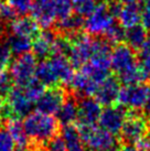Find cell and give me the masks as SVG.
Segmentation results:
<instances>
[{
    "label": "cell",
    "instance_id": "cell-33",
    "mask_svg": "<svg viewBox=\"0 0 150 151\" xmlns=\"http://www.w3.org/2000/svg\"><path fill=\"white\" fill-rule=\"evenodd\" d=\"M13 88V81L8 70H0V94L7 96Z\"/></svg>",
    "mask_w": 150,
    "mask_h": 151
},
{
    "label": "cell",
    "instance_id": "cell-35",
    "mask_svg": "<svg viewBox=\"0 0 150 151\" xmlns=\"http://www.w3.org/2000/svg\"><path fill=\"white\" fill-rule=\"evenodd\" d=\"M43 151H66V147H65V143L63 141L62 137L56 136L46 145H44Z\"/></svg>",
    "mask_w": 150,
    "mask_h": 151
},
{
    "label": "cell",
    "instance_id": "cell-14",
    "mask_svg": "<svg viewBox=\"0 0 150 151\" xmlns=\"http://www.w3.org/2000/svg\"><path fill=\"white\" fill-rule=\"evenodd\" d=\"M56 32L52 30H44L32 41L33 55L41 61L46 58H51L53 54V44H54Z\"/></svg>",
    "mask_w": 150,
    "mask_h": 151
},
{
    "label": "cell",
    "instance_id": "cell-28",
    "mask_svg": "<svg viewBox=\"0 0 150 151\" xmlns=\"http://www.w3.org/2000/svg\"><path fill=\"white\" fill-rule=\"evenodd\" d=\"M138 63L146 72L148 76H150V33L147 37V40L142 47L138 51Z\"/></svg>",
    "mask_w": 150,
    "mask_h": 151
},
{
    "label": "cell",
    "instance_id": "cell-19",
    "mask_svg": "<svg viewBox=\"0 0 150 151\" xmlns=\"http://www.w3.org/2000/svg\"><path fill=\"white\" fill-rule=\"evenodd\" d=\"M85 25V20L76 13H72L70 17L55 23V32L66 37H72L79 33Z\"/></svg>",
    "mask_w": 150,
    "mask_h": 151
},
{
    "label": "cell",
    "instance_id": "cell-21",
    "mask_svg": "<svg viewBox=\"0 0 150 151\" xmlns=\"http://www.w3.org/2000/svg\"><path fill=\"white\" fill-rule=\"evenodd\" d=\"M61 137L65 143L66 151H86L79 128L74 125L63 127Z\"/></svg>",
    "mask_w": 150,
    "mask_h": 151
},
{
    "label": "cell",
    "instance_id": "cell-6",
    "mask_svg": "<svg viewBox=\"0 0 150 151\" xmlns=\"http://www.w3.org/2000/svg\"><path fill=\"white\" fill-rule=\"evenodd\" d=\"M150 97V86L146 84L131 85L121 87L117 105L130 110H140L145 107Z\"/></svg>",
    "mask_w": 150,
    "mask_h": 151
},
{
    "label": "cell",
    "instance_id": "cell-34",
    "mask_svg": "<svg viewBox=\"0 0 150 151\" xmlns=\"http://www.w3.org/2000/svg\"><path fill=\"white\" fill-rule=\"evenodd\" d=\"M16 18H17V13L13 10L12 7L8 2L0 1V19L4 22H7V23L9 22L10 23Z\"/></svg>",
    "mask_w": 150,
    "mask_h": 151
},
{
    "label": "cell",
    "instance_id": "cell-5",
    "mask_svg": "<svg viewBox=\"0 0 150 151\" xmlns=\"http://www.w3.org/2000/svg\"><path fill=\"white\" fill-rule=\"evenodd\" d=\"M72 42V50L69 60L74 68L81 70L89 62L93 55L94 39L85 32H79L70 37Z\"/></svg>",
    "mask_w": 150,
    "mask_h": 151
},
{
    "label": "cell",
    "instance_id": "cell-30",
    "mask_svg": "<svg viewBox=\"0 0 150 151\" xmlns=\"http://www.w3.org/2000/svg\"><path fill=\"white\" fill-rule=\"evenodd\" d=\"M33 1L34 0H8V4L12 7L17 14H20V17H22L31 12Z\"/></svg>",
    "mask_w": 150,
    "mask_h": 151
},
{
    "label": "cell",
    "instance_id": "cell-20",
    "mask_svg": "<svg viewBox=\"0 0 150 151\" xmlns=\"http://www.w3.org/2000/svg\"><path fill=\"white\" fill-rule=\"evenodd\" d=\"M35 78L44 87L51 88L60 86V81L55 73L54 68L51 64L50 60H43L38 64L35 71Z\"/></svg>",
    "mask_w": 150,
    "mask_h": 151
},
{
    "label": "cell",
    "instance_id": "cell-12",
    "mask_svg": "<svg viewBox=\"0 0 150 151\" xmlns=\"http://www.w3.org/2000/svg\"><path fill=\"white\" fill-rule=\"evenodd\" d=\"M102 105L92 97H79V126H95L100 122Z\"/></svg>",
    "mask_w": 150,
    "mask_h": 151
},
{
    "label": "cell",
    "instance_id": "cell-10",
    "mask_svg": "<svg viewBox=\"0 0 150 151\" xmlns=\"http://www.w3.org/2000/svg\"><path fill=\"white\" fill-rule=\"evenodd\" d=\"M137 64L138 56L136 51L126 43L118 44L112 49L110 55V67L115 73H117V75H120L121 73L128 71Z\"/></svg>",
    "mask_w": 150,
    "mask_h": 151
},
{
    "label": "cell",
    "instance_id": "cell-17",
    "mask_svg": "<svg viewBox=\"0 0 150 151\" xmlns=\"http://www.w3.org/2000/svg\"><path fill=\"white\" fill-rule=\"evenodd\" d=\"M50 62L58 75L60 83L64 85H71L75 73L73 71L74 67L71 64L69 58L63 56V55L54 54L51 56Z\"/></svg>",
    "mask_w": 150,
    "mask_h": 151
},
{
    "label": "cell",
    "instance_id": "cell-41",
    "mask_svg": "<svg viewBox=\"0 0 150 151\" xmlns=\"http://www.w3.org/2000/svg\"><path fill=\"white\" fill-rule=\"evenodd\" d=\"M95 1H102V2H105V0H95ZM107 1V0H106Z\"/></svg>",
    "mask_w": 150,
    "mask_h": 151
},
{
    "label": "cell",
    "instance_id": "cell-26",
    "mask_svg": "<svg viewBox=\"0 0 150 151\" xmlns=\"http://www.w3.org/2000/svg\"><path fill=\"white\" fill-rule=\"evenodd\" d=\"M125 35L126 30L118 22H115L106 31V33L103 35V38L106 39L110 44L118 45V44H121V43H125Z\"/></svg>",
    "mask_w": 150,
    "mask_h": 151
},
{
    "label": "cell",
    "instance_id": "cell-15",
    "mask_svg": "<svg viewBox=\"0 0 150 151\" xmlns=\"http://www.w3.org/2000/svg\"><path fill=\"white\" fill-rule=\"evenodd\" d=\"M9 32L31 39L33 41L40 34V27L32 18L22 16L17 17L12 22L9 23Z\"/></svg>",
    "mask_w": 150,
    "mask_h": 151
},
{
    "label": "cell",
    "instance_id": "cell-42",
    "mask_svg": "<svg viewBox=\"0 0 150 151\" xmlns=\"http://www.w3.org/2000/svg\"><path fill=\"white\" fill-rule=\"evenodd\" d=\"M0 125H1V116H0Z\"/></svg>",
    "mask_w": 150,
    "mask_h": 151
},
{
    "label": "cell",
    "instance_id": "cell-22",
    "mask_svg": "<svg viewBox=\"0 0 150 151\" xmlns=\"http://www.w3.org/2000/svg\"><path fill=\"white\" fill-rule=\"evenodd\" d=\"M6 128L11 134L13 141L16 143V148H28L31 145L30 139L25 134L23 125L20 122V119H10L6 122Z\"/></svg>",
    "mask_w": 150,
    "mask_h": 151
},
{
    "label": "cell",
    "instance_id": "cell-9",
    "mask_svg": "<svg viewBox=\"0 0 150 151\" xmlns=\"http://www.w3.org/2000/svg\"><path fill=\"white\" fill-rule=\"evenodd\" d=\"M127 113L128 110L119 105L106 107L100 115L98 122L100 127L112 136H119L127 117Z\"/></svg>",
    "mask_w": 150,
    "mask_h": 151
},
{
    "label": "cell",
    "instance_id": "cell-3",
    "mask_svg": "<svg viewBox=\"0 0 150 151\" xmlns=\"http://www.w3.org/2000/svg\"><path fill=\"white\" fill-rule=\"evenodd\" d=\"M150 130V122L137 110H128L127 117L120 131V139L124 145L136 146L145 138Z\"/></svg>",
    "mask_w": 150,
    "mask_h": 151
},
{
    "label": "cell",
    "instance_id": "cell-29",
    "mask_svg": "<svg viewBox=\"0 0 150 151\" xmlns=\"http://www.w3.org/2000/svg\"><path fill=\"white\" fill-rule=\"evenodd\" d=\"M53 2H54L58 21H62L72 14L73 12L72 0H53Z\"/></svg>",
    "mask_w": 150,
    "mask_h": 151
},
{
    "label": "cell",
    "instance_id": "cell-31",
    "mask_svg": "<svg viewBox=\"0 0 150 151\" xmlns=\"http://www.w3.org/2000/svg\"><path fill=\"white\" fill-rule=\"evenodd\" d=\"M0 151H16V143L6 127L0 128Z\"/></svg>",
    "mask_w": 150,
    "mask_h": 151
},
{
    "label": "cell",
    "instance_id": "cell-4",
    "mask_svg": "<svg viewBox=\"0 0 150 151\" xmlns=\"http://www.w3.org/2000/svg\"><path fill=\"white\" fill-rule=\"evenodd\" d=\"M37 66V58L33 53H25L18 56L11 63L9 70L13 84L18 87L28 86L32 81L35 80Z\"/></svg>",
    "mask_w": 150,
    "mask_h": 151
},
{
    "label": "cell",
    "instance_id": "cell-13",
    "mask_svg": "<svg viewBox=\"0 0 150 151\" xmlns=\"http://www.w3.org/2000/svg\"><path fill=\"white\" fill-rule=\"evenodd\" d=\"M120 82L115 76L109 75L106 80L98 86L94 98L103 106H112L117 103L120 93Z\"/></svg>",
    "mask_w": 150,
    "mask_h": 151
},
{
    "label": "cell",
    "instance_id": "cell-16",
    "mask_svg": "<svg viewBox=\"0 0 150 151\" xmlns=\"http://www.w3.org/2000/svg\"><path fill=\"white\" fill-rule=\"evenodd\" d=\"M79 117V98L75 95H67L65 101L63 103L62 107L56 114L60 126H71L77 122Z\"/></svg>",
    "mask_w": 150,
    "mask_h": 151
},
{
    "label": "cell",
    "instance_id": "cell-8",
    "mask_svg": "<svg viewBox=\"0 0 150 151\" xmlns=\"http://www.w3.org/2000/svg\"><path fill=\"white\" fill-rule=\"evenodd\" d=\"M67 95L69 93L61 86L48 88L35 103L37 111L49 116L56 115L66 99Z\"/></svg>",
    "mask_w": 150,
    "mask_h": 151
},
{
    "label": "cell",
    "instance_id": "cell-36",
    "mask_svg": "<svg viewBox=\"0 0 150 151\" xmlns=\"http://www.w3.org/2000/svg\"><path fill=\"white\" fill-rule=\"evenodd\" d=\"M141 22L146 30L150 31V0H145L141 7Z\"/></svg>",
    "mask_w": 150,
    "mask_h": 151
},
{
    "label": "cell",
    "instance_id": "cell-2",
    "mask_svg": "<svg viewBox=\"0 0 150 151\" xmlns=\"http://www.w3.org/2000/svg\"><path fill=\"white\" fill-rule=\"evenodd\" d=\"M77 128L87 151L120 150V142L116 136H112L103 128L96 126H79Z\"/></svg>",
    "mask_w": 150,
    "mask_h": 151
},
{
    "label": "cell",
    "instance_id": "cell-23",
    "mask_svg": "<svg viewBox=\"0 0 150 151\" xmlns=\"http://www.w3.org/2000/svg\"><path fill=\"white\" fill-rule=\"evenodd\" d=\"M147 30L142 24L135 25L126 30L125 43L135 51H139L147 40Z\"/></svg>",
    "mask_w": 150,
    "mask_h": 151
},
{
    "label": "cell",
    "instance_id": "cell-24",
    "mask_svg": "<svg viewBox=\"0 0 150 151\" xmlns=\"http://www.w3.org/2000/svg\"><path fill=\"white\" fill-rule=\"evenodd\" d=\"M148 77H149L148 74L142 70V67L138 63L136 66L131 67L128 71L118 75V80L125 86H131V85L144 84L148 80Z\"/></svg>",
    "mask_w": 150,
    "mask_h": 151
},
{
    "label": "cell",
    "instance_id": "cell-32",
    "mask_svg": "<svg viewBox=\"0 0 150 151\" xmlns=\"http://www.w3.org/2000/svg\"><path fill=\"white\" fill-rule=\"evenodd\" d=\"M12 52L6 41H0V70H7L11 65Z\"/></svg>",
    "mask_w": 150,
    "mask_h": 151
},
{
    "label": "cell",
    "instance_id": "cell-7",
    "mask_svg": "<svg viewBox=\"0 0 150 151\" xmlns=\"http://www.w3.org/2000/svg\"><path fill=\"white\" fill-rule=\"evenodd\" d=\"M116 22V19L108 11L106 2H100L96 6L94 12L85 20L84 29L89 35L100 37Z\"/></svg>",
    "mask_w": 150,
    "mask_h": 151
},
{
    "label": "cell",
    "instance_id": "cell-18",
    "mask_svg": "<svg viewBox=\"0 0 150 151\" xmlns=\"http://www.w3.org/2000/svg\"><path fill=\"white\" fill-rule=\"evenodd\" d=\"M141 14V7L138 4H123V8H121L120 13L117 18V20H118V23L124 29L127 30L140 23Z\"/></svg>",
    "mask_w": 150,
    "mask_h": 151
},
{
    "label": "cell",
    "instance_id": "cell-43",
    "mask_svg": "<svg viewBox=\"0 0 150 151\" xmlns=\"http://www.w3.org/2000/svg\"><path fill=\"white\" fill-rule=\"evenodd\" d=\"M0 1H4V0H0Z\"/></svg>",
    "mask_w": 150,
    "mask_h": 151
},
{
    "label": "cell",
    "instance_id": "cell-39",
    "mask_svg": "<svg viewBox=\"0 0 150 151\" xmlns=\"http://www.w3.org/2000/svg\"><path fill=\"white\" fill-rule=\"evenodd\" d=\"M119 2H121L123 4H138L141 2V1H145V0H118Z\"/></svg>",
    "mask_w": 150,
    "mask_h": 151
},
{
    "label": "cell",
    "instance_id": "cell-25",
    "mask_svg": "<svg viewBox=\"0 0 150 151\" xmlns=\"http://www.w3.org/2000/svg\"><path fill=\"white\" fill-rule=\"evenodd\" d=\"M6 42L10 47L12 54L18 55V56L29 53V51L32 49V40L31 39L17 35V34H8Z\"/></svg>",
    "mask_w": 150,
    "mask_h": 151
},
{
    "label": "cell",
    "instance_id": "cell-37",
    "mask_svg": "<svg viewBox=\"0 0 150 151\" xmlns=\"http://www.w3.org/2000/svg\"><path fill=\"white\" fill-rule=\"evenodd\" d=\"M144 116L150 122V97L149 99H148V101H147V104L145 105V107H144Z\"/></svg>",
    "mask_w": 150,
    "mask_h": 151
},
{
    "label": "cell",
    "instance_id": "cell-27",
    "mask_svg": "<svg viewBox=\"0 0 150 151\" xmlns=\"http://www.w3.org/2000/svg\"><path fill=\"white\" fill-rule=\"evenodd\" d=\"M73 11L81 17H89L96 9L95 0H72Z\"/></svg>",
    "mask_w": 150,
    "mask_h": 151
},
{
    "label": "cell",
    "instance_id": "cell-40",
    "mask_svg": "<svg viewBox=\"0 0 150 151\" xmlns=\"http://www.w3.org/2000/svg\"><path fill=\"white\" fill-rule=\"evenodd\" d=\"M4 96L0 94V111H1V109L4 107Z\"/></svg>",
    "mask_w": 150,
    "mask_h": 151
},
{
    "label": "cell",
    "instance_id": "cell-1",
    "mask_svg": "<svg viewBox=\"0 0 150 151\" xmlns=\"http://www.w3.org/2000/svg\"><path fill=\"white\" fill-rule=\"evenodd\" d=\"M22 125L30 141L38 146L46 145L50 140L58 136L60 132L58 119L39 111L28 115Z\"/></svg>",
    "mask_w": 150,
    "mask_h": 151
},
{
    "label": "cell",
    "instance_id": "cell-38",
    "mask_svg": "<svg viewBox=\"0 0 150 151\" xmlns=\"http://www.w3.org/2000/svg\"><path fill=\"white\" fill-rule=\"evenodd\" d=\"M119 151H140L138 150L136 146H129V145H124L123 147H120V150Z\"/></svg>",
    "mask_w": 150,
    "mask_h": 151
},
{
    "label": "cell",
    "instance_id": "cell-11",
    "mask_svg": "<svg viewBox=\"0 0 150 151\" xmlns=\"http://www.w3.org/2000/svg\"><path fill=\"white\" fill-rule=\"evenodd\" d=\"M31 17L40 28L50 30L56 23V13L53 0H34Z\"/></svg>",
    "mask_w": 150,
    "mask_h": 151
}]
</instances>
